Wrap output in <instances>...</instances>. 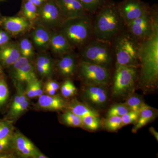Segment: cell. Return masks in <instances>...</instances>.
Masks as SVG:
<instances>
[{"mask_svg": "<svg viewBox=\"0 0 158 158\" xmlns=\"http://www.w3.org/2000/svg\"><path fill=\"white\" fill-rule=\"evenodd\" d=\"M140 43L138 84L144 92H153L158 83V26L149 37Z\"/></svg>", "mask_w": 158, "mask_h": 158, "instance_id": "1", "label": "cell"}, {"mask_svg": "<svg viewBox=\"0 0 158 158\" xmlns=\"http://www.w3.org/2000/svg\"><path fill=\"white\" fill-rule=\"evenodd\" d=\"M125 28L116 3L107 0L92 15V39L111 42Z\"/></svg>", "mask_w": 158, "mask_h": 158, "instance_id": "2", "label": "cell"}, {"mask_svg": "<svg viewBox=\"0 0 158 158\" xmlns=\"http://www.w3.org/2000/svg\"><path fill=\"white\" fill-rule=\"evenodd\" d=\"M58 30L74 49L81 48L92 39V15L65 19Z\"/></svg>", "mask_w": 158, "mask_h": 158, "instance_id": "3", "label": "cell"}, {"mask_svg": "<svg viewBox=\"0 0 158 158\" xmlns=\"http://www.w3.org/2000/svg\"><path fill=\"white\" fill-rule=\"evenodd\" d=\"M116 65L139 68L140 44L125 28L111 41Z\"/></svg>", "mask_w": 158, "mask_h": 158, "instance_id": "4", "label": "cell"}, {"mask_svg": "<svg viewBox=\"0 0 158 158\" xmlns=\"http://www.w3.org/2000/svg\"><path fill=\"white\" fill-rule=\"evenodd\" d=\"M80 49L81 60L109 69L113 63L114 56L111 42L92 39Z\"/></svg>", "mask_w": 158, "mask_h": 158, "instance_id": "5", "label": "cell"}, {"mask_svg": "<svg viewBox=\"0 0 158 158\" xmlns=\"http://www.w3.org/2000/svg\"><path fill=\"white\" fill-rule=\"evenodd\" d=\"M138 67L116 65L113 74L112 93L120 98L133 93L138 76Z\"/></svg>", "mask_w": 158, "mask_h": 158, "instance_id": "6", "label": "cell"}, {"mask_svg": "<svg viewBox=\"0 0 158 158\" xmlns=\"http://www.w3.org/2000/svg\"><path fill=\"white\" fill-rule=\"evenodd\" d=\"M157 26L158 8L154 5L143 15L126 25L125 29L141 42L149 37Z\"/></svg>", "mask_w": 158, "mask_h": 158, "instance_id": "7", "label": "cell"}, {"mask_svg": "<svg viewBox=\"0 0 158 158\" xmlns=\"http://www.w3.org/2000/svg\"><path fill=\"white\" fill-rule=\"evenodd\" d=\"M78 68L79 76L85 85L106 87L110 82V70L106 67L81 60Z\"/></svg>", "mask_w": 158, "mask_h": 158, "instance_id": "8", "label": "cell"}, {"mask_svg": "<svg viewBox=\"0 0 158 158\" xmlns=\"http://www.w3.org/2000/svg\"><path fill=\"white\" fill-rule=\"evenodd\" d=\"M64 20L56 0H48L38 7L36 23L48 30H58Z\"/></svg>", "mask_w": 158, "mask_h": 158, "instance_id": "9", "label": "cell"}, {"mask_svg": "<svg viewBox=\"0 0 158 158\" xmlns=\"http://www.w3.org/2000/svg\"><path fill=\"white\" fill-rule=\"evenodd\" d=\"M116 4L125 26L143 15L151 8L148 4L141 0H123Z\"/></svg>", "mask_w": 158, "mask_h": 158, "instance_id": "10", "label": "cell"}, {"mask_svg": "<svg viewBox=\"0 0 158 158\" xmlns=\"http://www.w3.org/2000/svg\"><path fill=\"white\" fill-rule=\"evenodd\" d=\"M11 66L12 77L15 82L28 84L37 79L35 68L27 58L21 56Z\"/></svg>", "mask_w": 158, "mask_h": 158, "instance_id": "11", "label": "cell"}, {"mask_svg": "<svg viewBox=\"0 0 158 158\" xmlns=\"http://www.w3.org/2000/svg\"><path fill=\"white\" fill-rule=\"evenodd\" d=\"M33 24L22 16H0V27L10 35H18L26 33Z\"/></svg>", "mask_w": 158, "mask_h": 158, "instance_id": "12", "label": "cell"}, {"mask_svg": "<svg viewBox=\"0 0 158 158\" xmlns=\"http://www.w3.org/2000/svg\"><path fill=\"white\" fill-rule=\"evenodd\" d=\"M12 149L23 158H34L39 152L32 141L19 132L12 135Z\"/></svg>", "mask_w": 158, "mask_h": 158, "instance_id": "13", "label": "cell"}, {"mask_svg": "<svg viewBox=\"0 0 158 158\" xmlns=\"http://www.w3.org/2000/svg\"><path fill=\"white\" fill-rule=\"evenodd\" d=\"M106 87L100 85H85L83 91L84 98L96 107H104L108 98Z\"/></svg>", "mask_w": 158, "mask_h": 158, "instance_id": "14", "label": "cell"}, {"mask_svg": "<svg viewBox=\"0 0 158 158\" xmlns=\"http://www.w3.org/2000/svg\"><path fill=\"white\" fill-rule=\"evenodd\" d=\"M65 20L90 14L79 0H56Z\"/></svg>", "mask_w": 158, "mask_h": 158, "instance_id": "15", "label": "cell"}, {"mask_svg": "<svg viewBox=\"0 0 158 158\" xmlns=\"http://www.w3.org/2000/svg\"><path fill=\"white\" fill-rule=\"evenodd\" d=\"M77 57L73 51L60 56L56 64V68L61 77L69 79L74 75L78 65Z\"/></svg>", "mask_w": 158, "mask_h": 158, "instance_id": "16", "label": "cell"}, {"mask_svg": "<svg viewBox=\"0 0 158 158\" xmlns=\"http://www.w3.org/2000/svg\"><path fill=\"white\" fill-rule=\"evenodd\" d=\"M20 57L19 44L10 41L0 47V65L2 67H11Z\"/></svg>", "mask_w": 158, "mask_h": 158, "instance_id": "17", "label": "cell"}, {"mask_svg": "<svg viewBox=\"0 0 158 158\" xmlns=\"http://www.w3.org/2000/svg\"><path fill=\"white\" fill-rule=\"evenodd\" d=\"M49 47L54 53L60 57L74 49L65 36L58 30L51 32Z\"/></svg>", "mask_w": 158, "mask_h": 158, "instance_id": "18", "label": "cell"}, {"mask_svg": "<svg viewBox=\"0 0 158 158\" xmlns=\"http://www.w3.org/2000/svg\"><path fill=\"white\" fill-rule=\"evenodd\" d=\"M38 98L37 107L41 110L59 111L65 109L67 105L65 100L59 95L42 94Z\"/></svg>", "mask_w": 158, "mask_h": 158, "instance_id": "19", "label": "cell"}, {"mask_svg": "<svg viewBox=\"0 0 158 158\" xmlns=\"http://www.w3.org/2000/svg\"><path fill=\"white\" fill-rule=\"evenodd\" d=\"M35 70L42 78H50L54 72L53 59L47 54H42L37 56L35 62Z\"/></svg>", "mask_w": 158, "mask_h": 158, "instance_id": "20", "label": "cell"}, {"mask_svg": "<svg viewBox=\"0 0 158 158\" xmlns=\"http://www.w3.org/2000/svg\"><path fill=\"white\" fill-rule=\"evenodd\" d=\"M32 37L34 45L40 50L49 48L51 33L43 26L38 24L32 32Z\"/></svg>", "mask_w": 158, "mask_h": 158, "instance_id": "21", "label": "cell"}, {"mask_svg": "<svg viewBox=\"0 0 158 158\" xmlns=\"http://www.w3.org/2000/svg\"><path fill=\"white\" fill-rule=\"evenodd\" d=\"M158 111L147 105L145 104L139 112V116L135 125L132 130V132L136 133L141 128L144 127L148 123L153 120L157 116Z\"/></svg>", "mask_w": 158, "mask_h": 158, "instance_id": "22", "label": "cell"}, {"mask_svg": "<svg viewBox=\"0 0 158 158\" xmlns=\"http://www.w3.org/2000/svg\"><path fill=\"white\" fill-rule=\"evenodd\" d=\"M66 107L68 110L81 118L89 116H99V114L95 109L76 99L73 100L69 103H67Z\"/></svg>", "mask_w": 158, "mask_h": 158, "instance_id": "23", "label": "cell"}, {"mask_svg": "<svg viewBox=\"0 0 158 158\" xmlns=\"http://www.w3.org/2000/svg\"><path fill=\"white\" fill-rule=\"evenodd\" d=\"M21 13V16L33 24L37 21L38 7L28 0H23Z\"/></svg>", "mask_w": 158, "mask_h": 158, "instance_id": "24", "label": "cell"}, {"mask_svg": "<svg viewBox=\"0 0 158 158\" xmlns=\"http://www.w3.org/2000/svg\"><path fill=\"white\" fill-rule=\"evenodd\" d=\"M61 118L62 122L68 126L78 127H83L82 118L69 110L62 114Z\"/></svg>", "mask_w": 158, "mask_h": 158, "instance_id": "25", "label": "cell"}, {"mask_svg": "<svg viewBox=\"0 0 158 158\" xmlns=\"http://www.w3.org/2000/svg\"><path fill=\"white\" fill-rule=\"evenodd\" d=\"M124 104L130 111H140L146 104L141 97L133 93L128 96Z\"/></svg>", "mask_w": 158, "mask_h": 158, "instance_id": "26", "label": "cell"}, {"mask_svg": "<svg viewBox=\"0 0 158 158\" xmlns=\"http://www.w3.org/2000/svg\"><path fill=\"white\" fill-rule=\"evenodd\" d=\"M102 126L109 131H115L122 127L120 116H113L107 117L102 122Z\"/></svg>", "mask_w": 158, "mask_h": 158, "instance_id": "27", "label": "cell"}, {"mask_svg": "<svg viewBox=\"0 0 158 158\" xmlns=\"http://www.w3.org/2000/svg\"><path fill=\"white\" fill-rule=\"evenodd\" d=\"M82 127L90 131H95L100 128L102 126L99 116H89L82 118Z\"/></svg>", "mask_w": 158, "mask_h": 158, "instance_id": "28", "label": "cell"}, {"mask_svg": "<svg viewBox=\"0 0 158 158\" xmlns=\"http://www.w3.org/2000/svg\"><path fill=\"white\" fill-rule=\"evenodd\" d=\"M21 56L29 59L34 55V50L31 40L27 38L22 39L19 44Z\"/></svg>", "mask_w": 158, "mask_h": 158, "instance_id": "29", "label": "cell"}, {"mask_svg": "<svg viewBox=\"0 0 158 158\" xmlns=\"http://www.w3.org/2000/svg\"><path fill=\"white\" fill-rule=\"evenodd\" d=\"M84 8L91 15H93L104 5L107 0H79Z\"/></svg>", "mask_w": 158, "mask_h": 158, "instance_id": "30", "label": "cell"}, {"mask_svg": "<svg viewBox=\"0 0 158 158\" xmlns=\"http://www.w3.org/2000/svg\"><path fill=\"white\" fill-rule=\"evenodd\" d=\"M9 89L2 72L0 73V107L2 106L9 97Z\"/></svg>", "mask_w": 158, "mask_h": 158, "instance_id": "31", "label": "cell"}, {"mask_svg": "<svg viewBox=\"0 0 158 158\" xmlns=\"http://www.w3.org/2000/svg\"><path fill=\"white\" fill-rule=\"evenodd\" d=\"M14 128L12 122L9 119L0 121V139H4L12 136Z\"/></svg>", "mask_w": 158, "mask_h": 158, "instance_id": "32", "label": "cell"}, {"mask_svg": "<svg viewBox=\"0 0 158 158\" xmlns=\"http://www.w3.org/2000/svg\"><path fill=\"white\" fill-rule=\"evenodd\" d=\"M130 110L124 103H116L112 106L108 110L107 117L122 116Z\"/></svg>", "mask_w": 158, "mask_h": 158, "instance_id": "33", "label": "cell"}, {"mask_svg": "<svg viewBox=\"0 0 158 158\" xmlns=\"http://www.w3.org/2000/svg\"><path fill=\"white\" fill-rule=\"evenodd\" d=\"M61 91L62 96L68 98L74 96L76 94L77 89L73 82L68 79L62 84Z\"/></svg>", "mask_w": 158, "mask_h": 158, "instance_id": "34", "label": "cell"}, {"mask_svg": "<svg viewBox=\"0 0 158 158\" xmlns=\"http://www.w3.org/2000/svg\"><path fill=\"white\" fill-rule=\"evenodd\" d=\"M29 104L30 103H29L28 99H27L22 104L15 108L14 110L9 111L6 119L10 120V119L17 118L19 117L23 113H24L26 110H27Z\"/></svg>", "mask_w": 158, "mask_h": 158, "instance_id": "35", "label": "cell"}, {"mask_svg": "<svg viewBox=\"0 0 158 158\" xmlns=\"http://www.w3.org/2000/svg\"><path fill=\"white\" fill-rule=\"evenodd\" d=\"M140 111H130L121 116L122 127L125 126L135 123L139 116Z\"/></svg>", "mask_w": 158, "mask_h": 158, "instance_id": "36", "label": "cell"}, {"mask_svg": "<svg viewBox=\"0 0 158 158\" xmlns=\"http://www.w3.org/2000/svg\"><path fill=\"white\" fill-rule=\"evenodd\" d=\"M12 135L0 139V156H4L6 152L9 151V150L12 149Z\"/></svg>", "mask_w": 158, "mask_h": 158, "instance_id": "37", "label": "cell"}, {"mask_svg": "<svg viewBox=\"0 0 158 158\" xmlns=\"http://www.w3.org/2000/svg\"><path fill=\"white\" fill-rule=\"evenodd\" d=\"M11 35L2 28L0 29V47L10 42Z\"/></svg>", "mask_w": 158, "mask_h": 158, "instance_id": "38", "label": "cell"}, {"mask_svg": "<svg viewBox=\"0 0 158 158\" xmlns=\"http://www.w3.org/2000/svg\"><path fill=\"white\" fill-rule=\"evenodd\" d=\"M35 81L30 82L27 84V87L25 92L28 98H33L36 97L35 86H34Z\"/></svg>", "mask_w": 158, "mask_h": 158, "instance_id": "39", "label": "cell"}, {"mask_svg": "<svg viewBox=\"0 0 158 158\" xmlns=\"http://www.w3.org/2000/svg\"><path fill=\"white\" fill-rule=\"evenodd\" d=\"M34 86H35V94L36 97H39L43 94V89L42 88V83L38 79L35 80L34 81Z\"/></svg>", "mask_w": 158, "mask_h": 158, "instance_id": "40", "label": "cell"}, {"mask_svg": "<svg viewBox=\"0 0 158 158\" xmlns=\"http://www.w3.org/2000/svg\"><path fill=\"white\" fill-rule=\"evenodd\" d=\"M45 87H48V88H52L54 90H57L59 88V84L57 82L55 81H52V80H49L47 82L45 85Z\"/></svg>", "mask_w": 158, "mask_h": 158, "instance_id": "41", "label": "cell"}, {"mask_svg": "<svg viewBox=\"0 0 158 158\" xmlns=\"http://www.w3.org/2000/svg\"><path fill=\"white\" fill-rule=\"evenodd\" d=\"M44 90L46 93L49 95H55L56 92V90L47 87H44Z\"/></svg>", "mask_w": 158, "mask_h": 158, "instance_id": "42", "label": "cell"}, {"mask_svg": "<svg viewBox=\"0 0 158 158\" xmlns=\"http://www.w3.org/2000/svg\"><path fill=\"white\" fill-rule=\"evenodd\" d=\"M28 1L33 3L35 6L38 7L40 6H41L44 3L48 1V0H28Z\"/></svg>", "mask_w": 158, "mask_h": 158, "instance_id": "43", "label": "cell"}, {"mask_svg": "<svg viewBox=\"0 0 158 158\" xmlns=\"http://www.w3.org/2000/svg\"><path fill=\"white\" fill-rule=\"evenodd\" d=\"M149 132L156 139L157 141L158 140V133L156 131L155 129L153 127H151L149 129Z\"/></svg>", "mask_w": 158, "mask_h": 158, "instance_id": "44", "label": "cell"}, {"mask_svg": "<svg viewBox=\"0 0 158 158\" xmlns=\"http://www.w3.org/2000/svg\"><path fill=\"white\" fill-rule=\"evenodd\" d=\"M48 158V157L44 155L42 153L39 152L37 153V154L35 155V156H34V158Z\"/></svg>", "mask_w": 158, "mask_h": 158, "instance_id": "45", "label": "cell"}, {"mask_svg": "<svg viewBox=\"0 0 158 158\" xmlns=\"http://www.w3.org/2000/svg\"><path fill=\"white\" fill-rule=\"evenodd\" d=\"M2 66H1V65H0V73H1L2 72Z\"/></svg>", "mask_w": 158, "mask_h": 158, "instance_id": "46", "label": "cell"}, {"mask_svg": "<svg viewBox=\"0 0 158 158\" xmlns=\"http://www.w3.org/2000/svg\"><path fill=\"white\" fill-rule=\"evenodd\" d=\"M0 1H3V0H0Z\"/></svg>", "mask_w": 158, "mask_h": 158, "instance_id": "47", "label": "cell"}, {"mask_svg": "<svg viewBox=\"0 0 158 158\" xmlns=\"http://www.w3.org/2000/svg\"></svg>", "mask_w": 158, "mask_h": 158, "instance_id": "48", "label": "cell"}]
</instances>
